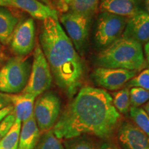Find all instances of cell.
<instances>
[{
  "label": "cell",
  "instance_id": "6",
  "mask_svg": "<svg viewBox=\"0 0 149 149\" xmlns=\"http://www.w3.org/2000/svg\"><path fill=\"white\" fill-rule=\"evenodd\" d=\"M61 111V100L53 92H45L35 102L33 114L40 131L53 129Z\"/></svg>",
  "mask_w": 149,
  "mask_h": 149
},
{
  "label": "cell",
  "instance_id": "30",
  "mask_svg": "<svg viewBox=\"0 0 149 149\" xmlns=\"http://www.w3.org/2000/svg\"><path fill=\"white\" fill-rule=\"evenodd\" d=\"M101 149H118L115 145L111 144H104L102 145Z\"/></svg>",
  "mask_w": 149,
  "mask_h": 149
},
{
  "label": "cell",
  "instance_id": "11",
  "mask_svg": "<svg viewBox=\"0 0 149 149\" xmlns=\"http://www.w3.org/2000/svg\"><path fill=\"white\" fill-rule=\"evenodd\" d=\"M0 6L19 9L32 18L43 20L53 18L59 20L57 11L39 0H0Z\"/></svg>",
  "mask_w": 149,
  "mask_h": 149
},
{
  "label": "cell",
  "instance_id": "26",
  "mask_svg": "<svg viewBox=\"0 0 149 149\" xmlns=\"http://www.w3.org/2000/svg\"><path fill=\"white\" fill-rule=\"evenodd\" d=\"M15 115L14 112L10 113L8 115L3 119L2 122L0 123V141L3 138V136L7 133L8 130L10 129L11 126H13V123L15 120Z\"/></svg>",
  "mask_w": 149,
  "mask_h": 149
},
{
  "label": "cell",
  "instance_id": "9",
  "mask_svg": "<svg viewBox=\"0 0 149 149\" xmlns=\"http://www.w3.org/2000/svg\"><path fill=\"white\" fill-rule=\"evenodd\" d=\"M11 51L18 57L33 51L35 44V25L32 17L19 22L9 43Z\"/></svg>",
  "mask_w": 149,
  "mask_h": 149
},
{
  "label": "cell",
  "instance_id": "34",
  "mask_svg": "<svg viewBox=\"0 0 149 149\" xmlns=\"http://www.w3.org/2000/svg\"><path fill=\"white\" fill-rule=\"evenodd\" d=\"M39 1H42V2L44 3H45V4H46V5L50 6V3H49V1H48V0H39Z\"/></svg>",
  "mask_w": 149,
  "mask_h": 149
},
{
  "label": "cell",
  "instance_id": "27",
  "mask_svg": "<svg viewBox=\"0 0 149 149\" xmlns=\"http://www.w3.org/2000/svg\"><path fill=\"white\" fill-rule=\"evenodd\" d=\"M10 101L6 93H0V110L10 105Z\"/></svg>",
  "mask_w": 149,
  "mask_h": 149
},
{
  "label": "cell",
  "instance_id": "4",
  "mask_svg": "<svg viewBox=\"0 0 149 149\" xmlns=\"http://www.w3.org/2000/svg\"><path fill=\"white\" fill-rule=\"evenodd\" d=\"M31 65L24 57H11L0 69V92L18 94L25 88L31 73Z\"/></svg>",
  "mask_w": 149,
  "mask_h": 149
},
{
  "label": "cell",
  "instance_id": "22",
  "mask_svg": "<svg viewBox=\"0 0 149 149\" xmlns=\"http://www.w3.org/2000/svg\"><path fill=\"white\" fill-rule=\"evenodd\" d=\"M130 115L136 125L149 137V117L144 110L142 108L131 107Z\"/></svg>",
  "mask_w": 149,
  "mask_h": 149
},
{
  "label": "cell",
  "instance_id": "35",
  "mask_svg": "<svg viewBox=\"0 0 149 149\" xmlns=\"http://www.w3.org/2000/svg\"><path fill=\"white\" fill-rule=\"evenodd\" d=\"M146 7L149 14V0H146Z\"/></svg>",
  "mask_w": 149,
  "mask_h": 149
},
{
  "label": "cell",
  "instance_id": "18",
  "mask_svg": "<svg viewBox=\"0 0 149 149\" xmlns=\"http://www.w3.org/2000/svg\"><path fill=\"white\" fill-rule=\"evenodd\" d=\"M21 128L22 122L16 117L13 126L0 141V149H17Z\"/></svg>",
  "mask_w": 149,
  "mask_h": 149
},
{
  "label": "cell",
  "instance_id": "5",
  "mask_svg": "<svg viewBox=\"0 0 149 149\" xmlns=\"http://www.w3.org/2000/svg\"><path fill=\"white\" fill-rule=\"evenodd\" d=\"M53 74L40 44H37L33 54L29 79L22 93L37 97L51 87Z\"/></svg>",
  "mask_w": 149,
  "mask_h": 149
},
{
  "label": "cell",
  "instance_id": "15",
  "mask_svg": "<svg viewBox=\"0 0 149 149\" xmlns=\"http://www.w3.org/2000/svg\"><path fill=\"white\" fill-rule=\"evenodd\" d=\"M7 95L13 107L15 115L22 122H25L33 116L35 97L23 93L7 94Z\"/></svg>",
  "mask_w": 149,
  "mask_h": 149
},
{
  "label": "cell",
  "instance_id": "25",
  "mask_svg": "<svg viewBox=\"0 0 149 149\" xmlns=\"http://www.w3.org/2000/svg\"><path fill=\"white\" fill-rule=\"evenodd\" d=\"M128 86L131 87H139L149 91V68L143 70L141 73L130 79Z\"/></svg>",
  "mask_w": 149,
  "mask_h": 149
},
{
  "label": "cell",
  "instance_id": "1",
  "mask_svg": "<svg viewBox=\"0 0 149 149\" xmlns=\"http://www.w3.org/2000/svg\"><path fill=\"white\" fill-rule=\"evenodd\" d=\"M120 118L107 91L84 86L65 108L52 130L59 139L84 135L107 139L116 129Z\"/></svg>",
  "mask_w": 149,
  "mask_h": 149
},
{
  "label": "cell",
  "instance_id": "37",
  "mask_svg": "<svg viewBox=\"0 0 149 149\" xmlns=\"http://www.w3.org/2000/svg\"><path fill=\"white\" fill-rule=\"evenodd\" d=\"M138 1H141V0H138Z\"/></svg>",
  "mask_w": 149,
  "mask_h": 149
},
{
  "label": "cell",
  "instance_id": "3",
  "mask_svg": "<svg viewBox=\"0 0 149 149\" xmlns=\"http://www.w3.org/2000/svg\"><path fill=\"white\" fill-rule=\"evenodd\" d=\"M97 64L103 68L136 71L146 66L141 44L124 36L117 39L99 54Z\"/></svg>",
  "mask_w": 149,
  "mask_h": 149
},
{
  "label": "cell",
  "instance_id": "10",
  "mask_svg": "<svg viewBox=\"0 0 149 149\" xmlns=\"http://www.w3.org/2000/svg\"><path fill=\"white\" fill-rule=\"evenodd\" d=\"M137 72L136 70L98 67L93 72L92 77L100 86L107 90L115 91L135 77Z\"/></svg>",
  "mask_w": 149,
  "mask_h": 149
},
{
  "label": "cell",
  "instance_id": "7",
  "mask_svg": "<svg viewBox=\"0 0 149 149\" xmlns=\"http://www.w3.org/2000/svg\"><path fill=\"white\" fill-rule=\"evenodd\" d=\"M127 17L116 15L102 13L97 24L95 38L100 47H108L120 37L125 29Z\"/></svg>",
  "mask_w": 149,
  "mask_h": 149
},
{
  "label": "cell",
  "instance_id": "20",
  "mask_svg": "<svg viewBox=\"0 0 149 149\" xmlns=\"http://www.w3.org/2000/svg\"><path fill=\"white\" fill-rule=\"evenodd\" d=\"M113 103L117 111L122 114H127L130 111V91L128 88L113 93Z\"/></svg>",
  "mask_w": 149,
  "mask_h": 149
},
{
  "label": "cell",
  "instance_id": "17",
  "mask_svg": "<svg viewBox=\"0 0 149 149\" xmlns=\"http://www.w3.org/2000/svg\"><path fill=\"white\" fill-rule=\"evenodd\" d=\"M19 18L7 7L0 6V43L8 45Z\"/></svg>",
  "mask_w": 149,
  "mask_h": 149
},
{
  "label": "cell",
  "instance_id": "24",
  "mask_svg": "<svg viewBox=\"0 0 149 149\" xmlns=\"http://www.w3.org/2000/svg\"><path fill=\"white\" fill-rule=\"evenodd\" d=\"M149 100V91L139 87H133L130 91L131 107H139Z\"/></svg>",
  "mask_w": 149,
  "mask_h": 149
},
{
  "label": "cell",
  "instance_id": "32",
  "mask_svg": "<svg viewBox=\"0 0 149 149\" xmlns=\"http://www.w3.org/2000/svg\"><path fill=\"white\" fill-rule=\"evenodd\" d=\"M6 59V56L2 53H0V64H1L2 62H3Z\"/></svg>",
  "mask_w": 149,
  "mask_h": 149
},
{
  "label": "cell",
  "instance_id": "33",
  "mask_svg": "<svg viewBox=\"0 0 149 149\" xmlns=\"http://www.w3.org/2000/svg\"><path fill=\"white\" fill-rule=\"evenodd\" d=\"M61 1H62L63 3H65V4H67V5H70V3L73 0H61Z\"/></svg>",
  "mask_w": 149,
  "mask_h": 149
},
{
  "label": "cell",
  "instance_id": "12",
  "mask_svg": "<svg viewBox=\"0 0 149 149\" xmlns=\"http://www.w3.org/2000/svg\"><path fill=\"white\" fill-rule=\"evenodd\" d=\"M118 139L124 149H149V137L136 124L130 122L121 124Z\"/></svg>",
  "mask_w": 149,
  "mask_h": 149
},
{
  "label": "cell",
  "instance_id": "23",
  "mask_svg": "<svg viewBox=\"0 0 149 149\" xmlns=\"http://www.w3.org/2000/svg\"><path fill=\"white\" fill-rule=\"evenodd\" d=\"M64 149H98L92 139L84 135L68 139L65 141Z\"/></svg>",
  "mask_w": 149,
  "mask_h": 149
},
{
  "label": "cell",
  "instance_id": "31",
  "mask_svg": "<svg viewBox=\"0 0 149 149\" xmlns=\"http://www.w3.org/2000/svg\"><path fill=\"white\" fill-rule=\"evenodd\" d=\"M145 111V112L146 113L147 115H148V117H149V101L147 102V103L145 104L144 109H143Z\"/></svg>",
  "mask_w": 149,
  "mask_h": 149
},
{
  "label": "cell",
  "instance_id": "19",
  "mask_svg": "<svg viewBox=\"0 0 149 149\" xmlns=\"http://www.w3.org/2000/svg\"><path fill=\"white\" fill-rule=\"evenodd\" d=\"M99 0H73L70 4V11L91 17L97 9Z\"/></svg>",
  "mask_w": 149,
  "mask_h": 149
},
{
  "label": "cell",
  "instance_id": "2",
  "mask_svg": "<svg viewBox=\"0 0 149 149\" xmlns=\"http://www.w3.org/2000/svg\"><path fill=\"white\" fill-rule=\"evenodd\" d=\"M40 41L56 84L72 98L83 84L84 64L58 19L43 21Z\"/></svg>",
  "mask_w": 149,
  "mask_h": 149
},
{
  "label": "cell",
  "instance_id": "29",
  "mask_svg": "<svg viewBox=\"0 0 149 149\" xmlns=\"http://www.w3.org/2000/svg\"><path fill=\"white\" fill-rule=\"evenodd\" d=\"M144 51H145V55H146V59L148 63L149 64V42H148L145 44L144 47Z\"/></svg>",
  "mask_w": 149,
  "mask_h": 149
},
{
  "label": "cell",
  "instance_id": "21",
  "mask_svg": "<svg viewBox=\"0 0 149 149\" xmlns=\"http://www.w3.org/2000/svg\"><path fill=\"white\" fill-rule=\"evenodd\" d=\"M36 149H64L60 139L54 134L53 130L46 131L40 137Z\"/></svg>",
  "mask_w": 149,
  "mask_h": 149
},
{
  "label": "cell",
  "instance_id": "8",
  "mask_svg": "<svg viewBox=\"0 0 149 149\" xmlns=\"http://www.w3.org/2000/svg\"><path fill=\"white\" fill-rule=\"evenodd\" d=\"M91 17L69 11L60 17V22L76 51L82 53L88 36Z\"/></svg>",
  "mask_w": 149,
  "mask_h": 149
},
{
  "label": "cell",
  "instance_id": "16",
  "mask_svg": "<svg viewBox=\"0 0 149 149\" xmlns=\"http://www.w3.org/2000/svg\"><path fill=\"white\" fill-rule=\"evenodd\" d=\"M40 137V130L33 114L29 120L22 122L17 149H35Z\"/></svg>",
  "mask_w": 149,
  "mask_h": 149
},
{
  "label": "cell",
  "instance_id": "28",
  "mask_svg": "<svg viewBox=\"0 0 149 149\" xmlns=\"http://www.w3.org/2000/svg\"><path fill=\"white\" fill-rule=\"evenodd\" d=\"M13 111V107L12 104L8 106V107L3 108V109L0 110V123L2 122L3 119L5 118L7 115H8L10 113Z\"/></svg>",
  "mask_w": 149,
  "mask_h": 149
},
{
  "label": "cell",
  "instance_id": "36",
  "mask_svg": "<svg viewBox=\"0 0 149 149\" xmlns=\"http://www.w3.org/2000/svg\"><path fill=\"white\" fill-rule=\"evenodd\" d=\"M1 50H2V44L0 43V53H1Z\"/></svg>",
  "mask_w": 149,
  "mask_h": 149
},
{
  "label": "cell",
  "instance_id": "13",
  "mask_svg": "<svg viewBox=\"0 0 149 149\" xmlns=\"http://www.w3.org/2000/svg\"><path fill=\"white\" fill-rule=\"evenodd\" d=\"M123 36L134 40L141 44L149 42V14L139 10L128 19Z\"/></svg>",
  "mask_w": 149,
  "mask_h": 149
},
{
  "label": "cell",
  "instance_id": "14",
  "mask_svg": "<svg viewBox=\"0 0 149 149\" xmlns=\"http://www.w3.org/2000/svg\"><path fill=\"white\" fill-rule=\"evenodd\" d=\"M100 7L102 13L129 18L139 10L138 0H101Z\"/></svg>",
  "mask_w": 149,
  "mask_h": 149
}]
</instances>
